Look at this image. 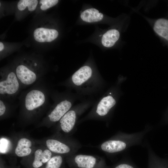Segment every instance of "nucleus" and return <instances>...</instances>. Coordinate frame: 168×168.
<instances>
[{
    "label": "nucleus",
    "mask_w": 168,
    "mask_h": 168,
    "mask_svg": "<svg viewBox=\"0 0 168 168\" xmlns=\"http://www.w3.org/2000/svg\"><path fill=\"white\" fill-rule=\"evenodd\" d=\"M58 2V0H41L40 2L41 5L40 8L42 10H45L55 5Z\"/></svg>",
    "instance_id": "obj_20"
},
{
    "label": "nucleus",
    "mask_w": 168,
    "mask_h": 168,
    "mask_svg": "<svg viewBox=\"0 0 168 168\" xmlns=\"http://www.w3.org/2000/svg\"><path fill=\"white\" fill-rule=\"evenodd\" d=\"M126 146L124 142L119 140H110L104 142L101 146V149L105 152L113 153L124 150Z\"/></svg>",
    "instance_id": "obj_13"
},
{
    "label": "nucleus",
    "mask_w": 168,
    "mask_h": 168,
    "mask_svg": "<svg viewBox=\"0 0 168 168\" xmlns=\"http://www.w3.org/2000/svg\"><path fill=\"white\" fill-rule=\"evenodd\" d=\"M92 70L88 66H82L72 76L71 80L72 83L77 86L82 85L91 77Z\"/></svg>",
    "instance_id": "obj_11"
},
{
    "label": "nucleus",
    "mask_w": 168,
    "mask_h": 168,
    "mask_svg": "<svg viewBox=\"0 0 168 168\" xmlns=\"http://www.w3.org/2000/svg\"><path fill=\"white\" fill-rule=\"evenodd\" d=\"M54 154L44 146L38 144L34 152L21 158L20 162L25 168H41Z\"/></svg>",
    "instance_id": "obj_6"
},
{
    "label": "nucleus",
    "mask_w": 168,
    "mask_h": 168,
    "mask_svg": "<svg viewBox=\"0 0 168 168\" xmlns=\"http://www.w3.org/2000/svg\"><path fill=\"white\" fill-rule=\"evenodd\" d=\"M64 156L55 154L41 168H63Z\"/></svg>",
    "instance_id": "obj_18"
},
{
    "label": "nucleus",
    "mask_w": 168,
    "mask_h": 168,
    "mask_svg": "<svg viewBox=\"0 0 168 168\" xmlns=\"http://www.w3.org/2000/svg\"><path fill=\"white\" fill-rule=\"evenodd\" d=\"M22 90L14 70L1 69L0 73V99L14 103Z\"/></svg>",
    "instance_id": "obj_4"
},
{
    "label": "nucleus",
    "mask_w": 168,
    "mask_h": 168,
    "mask_svg": "<svg viewBox=\"0 0 168 168\" xmlns=\"http://www.w3.org/2000/svg\"><path fill=\"white\" fill-rule=\"evenodd\" d=\"M13 150V155L23 158L31 155L38 144L34 139L26 135H20L15 138Z\"/></svg>",
    "instance_id": "obj_8"
},
{
    "label": "nucleus",
    "mask_w": 168,
    "mask_h": 168,
    "mask_svg": "<svg viewBox=\"0 0 168 168\" xmlns=\"http://www.w3.org/2000/svg\"><path fill=\"white\" fill-rule=\"evenodd\" d=\"M50 90L42 78L21 93L18 98V120L21 124L36 123L46 114L51 106Z\"/></svg>",
    "instance_id": "obj_1"
},
{
    "label": "nucleus",
    "mask_w": 168,
    "mask_h": 168,
    "mask_svg": "<svg viewBox=\"0 0 168 168\" xmlns=\"http://www.w3.org/2000/svg\"><path fill=\"white\" fill-rule=\"evenodd\" d=\"M38 3L37 0H21L18 2L17 7L19 10L22 11L27 7L30 11L34 10Z\"/></svg>",
    "instance_id": "obj_19"
},
{
    "label": "nucleus",
    "mask_w": 168,
    "mask_h": 168,
    "mask_svg": "<svg viewBox=\"0 0 168 168\" xmlns=\"http://www.w3.org/2000/svg\"><path fill=\"white\" fill-rule=\"evenodd\" d=\"M119 36V32L118 30L110 29L103 35L101 40L102 44L107 48L112 47L118 40Z\"/></svg>",
    "instance_id": "obj_15"
},
{
    "label": "nucleus",
    "mask_w": 168,
    "mask_h": 168,
    "mask_svg": "<svg viewBox=\"0 0 168 168\" xmlns=\"http://www.w3.org/2000/svg\"><path fill=\"white\" fill-rule=\"evenodd\" d=\"M153 29L160 37L168 41V20L161 18L154 23Z\"/></svg>",
    "instance_id": "obj_16"
},
{
    "label": "nucleus",
    "mask_w": 168,
    "mask_h": 168,
    "mask_svg": "<svg viewBox=\"0 0 168 168\" xmlns=\"http://www.w3.org/2000/svg\"><path fill=\"white\" fill-rule=\"evenodd\" d=\"M37 61L24 58L23 62L16 66L14 69L22 89L33 85L43 78L44 70Z\"/></svg>",
    "instance_id": "obj_2"
},
{
    "label": "nucleus",
    "mask_w": 168,
    "mask_h": 168,
    "mask_svg": "<svg viewBox=\"0 0 168 168\" xmlns=\"http://www.w3.org/2000/svg\"><path fill=\"white\" fill-rule=\"evenodd\" d=\"M4 46L3 44L1 42H0V51H2L3 49Z\"/></svg>",
    "instance_id": "obj_23"
},
{
    "label": "nucleus",
    "mask_w": 168,
    "mask_h": 168,
    "mask_svg": "<svg viewBox=\"0 0 168 168\" xmlns=\"http://www.w3.org/2000/svg\"><path fill=\"white\" fill-rule=\"evenodd\" d=\"M81 19L85 22L92 23L102 20L104 17L103 14L95 8H91L83 11L80 15Z\"/></svg>",
    "instance_id": "obj_14"
},
{
    "label": "nucleus",
    "mask_w": 168,
    "mask_h": 168,
    "mask_svg": "<svg viewBox=\"0 0 168 168\" xmlns=\"http://www.w3.org/2000/svg\"><path fill=\"white\" fill-rule=\"evenodd\" d=\"M35 140L38 144L44 146L55 154L67 156L72 155L73 152L72 144L58 133L51 136Z\"/></svg>",
    "instance_id": "obj_5"
},
{
    "label": "nucleus",
    "mask_w": 168,
    "mask_h": 168,
    "mask_svg": "<svg viewBox=\"0 0 168 168\" xmlns=\"http://www.w3.org/2000/svg\"><path fill=\"white\" fill-rule=\"evenodd\" d=\"M66 161L71 168H105L102 159L91 155H71L66 156Z\"/></svg>",
    "instance_id": "obj_7"
},
{
    "label": "nucleus",
    "mask_w": 168,
    "mask_h": 168,
    "mask_svg": "<svg viewBox=\"0 0 168 168\" xmlns=\"http://www.w3.org/2000/svg\"><path fill=\"white\" fill-rule=\"evenodd\" d=\"M0 168H6L5 161L2 158H0Z\"/></svg>",
    "instance_id": "obj_22"
},
{
    "label": "nucleus",
    "mask_w": 168,
    "mask_h": 168,
    "mask_svg": "<svg viewBox=\"0 0 168 168\" xmlns=\"http://www.w3.org/2000/svg\"><path fill=\"white\" fill-rule=\"evenodd\" d=\"M17 106L14 103L0 99V119H4L9 118L13 114Z\"/></svg>",
    "instance_id": "obj_17"
},
{
    "label": "nucleus",
    "mask_w": 168,
    "mask_h": 168,
    "mask_svg": "<svg viewBox=\"0 0 168 168\" xmlns=\"http://www.w3.org/2000/svg\"><path fill=\"white\" fill-rule=\"evenodd\" d=\"M50 97L54 103L36 127L49 128L58 122L71 109L72 103L67 98H57L56 95L50 90Z\"/></svg>",
    "instance_id": "obj_3"
},
{
    "label": "nucleus",
    "mask_w": 168,
    "mask_h": 168,
    "mask_svg": "<svg viewBox=\"0 0 168 168\" xmlns=\"http://www.w3.org/2000/svg\"><path fill=\"white\" fill-rule=\"evenodd\" d=\"M75 111L69 110L58 122L59 130L65 133H68L73 129L76 121Z\"/></svg>",
    "instance_id": "obj_9"
},
{
    "label": "nucleus",
    "mask_w": 168,
    "mask_h": 168,
    "mask_svg": "<svg viewBox=\"0 0 168 168\" xmlns=\"http://www.w3.org/2000/svg\"><path fill=\"white\" fill-rule=\"evenodd\" d=\"M58 31L54 29L44 28L36 29L34 32L35 40L40 42H50L57 38Z\"/></svg>",
    "instance_id": "obj_10"
},
{
    "label": "nucleus",
    "mask_w": 168,
    "mask_h": 168,
    "mask_svg": "<svg viewBox=\"0 0 168 168\" xmlns=\"http://www.w3.org/2000/svg\"><path fill=\"white\" fill-rule=\"evenodd\" d=\"M114 168H134L132 166L125 164H119L116 166Z\"/></svg>",
    "instance_id": "obj_21"
},
{
    "label": "nucleus",
    "mask_w": 168,
    "mask_h": 168,
    "mask_svg": "<svg viewBox=\"0 0 168 168\" xmlns=\"http://www.w3.org/2000/svg\"><path fill=\"white\" fill-rule=\"evenodd\" d=\"M116 101L111 96H108L103 98L98 104L96 113L100 116L106 115L110 110L115 104Z\"/></svg>",
    "instance_id": "obj_12"
}]
</instances>
